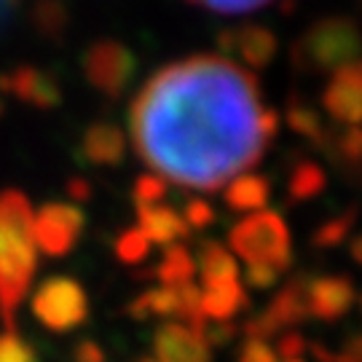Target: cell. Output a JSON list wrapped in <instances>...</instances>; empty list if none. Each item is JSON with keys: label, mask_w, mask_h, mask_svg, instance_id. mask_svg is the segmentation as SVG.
Returning a JSON list of instances; mask_svg holds the SVG:
<instances>
[{"label": "cell", "mask_w": 362, "mask_h": 362, "mask_svg": "<svg viewBox=\"0 0 362 362\" xmlns=\"http://www.w3.org/2000/svg\"><path fill=\"white\" fill-rule=\"evenodd\" d=\"M164 196H167V180L153 177V175L140 177L137 185H134V202H137V207L158 204V202H164Z\"/></svg>", "instance_id": "cb8c5ba5"}, {"label": "cell", "mask_w": 362, "mask_h": 362, "mask_svg": "<svg viewBox=\"0 0 362 362\" xmlns=\"http://www.w3.org/2000/svg\"><path fill=\"white\" fill-rule=\"evenodd\" d=\"M360 100H362V73L360 62L336 70L333 81L327 83L322 94L325 110L346 127H357L360 121Z\"/></svg>", "instance_id": "9c48e42d"}, {"label": "cell", "mask_w": 362, "mask_h": 362, "mask_svg": "<svg viewBox=\"0 0 362 362\" xmlns=\"http://www.w3.org/2000/svg\"><path fill=\"white\" fill-rule=\"evenodd\" d=\"M8 8H11V0H0V25L6 22V16H8Z\"/></svg>", "instance_id": "836d02e7"}, {"label": "cell", "mask_w": 362, "mask_h": 362, "mask_svg": "<svg viewBox=\"0 0 362 362\" xmlns=\"http://www.w3.org/2000/svg\"><path fill=\"white\" fill-rule=\"evenodd\" d=\"M351 218H354V212L344 215V218L330 220V223H325L322 228L317 231V236H314V245H320V247L341 245V242H344V236H346L349 228H351Z\"/></svg>", "instance_id": "d4e9b609"}, {"label": "cell", "mask_w": 362, "mask_h": 362, "mask_svg": "<svg viewBox=\"0 0 362 362\" xmlns=\"http://www.w3.org/2000/svg\"><path fill=\"white\" fill-rule=\"evenodd\" d=\"M199 274L204 287L223 285V282H239V266L236 258L218 242H207L199 252Z\"/></svg>", "instance_id": "ac0fdd59"}, {"label": "cell", "mask_w": 362, "mask_h": 362, "mask_svg": "<svg viewBox=\"0 0 362 362\" xmlns=\"http://www.w3.org/2000/svg\"><path fill=\"white\" fill-rule=\"evenodd\" d=\"M228 242L247 266H269L276 272L290 269V233L276 212L260 209L247 215L239 226H233Z\"/></svg>", "instance_id": "277c9868"}, {"label": "cell", "mask_w": 362, "mask_h": 362, "mask_svg": "<svg viewBox=\"0 0 362 362\" xmlns=\"http://www.w3.org/2000/svg\"><path fill=\"white\" fill-rule=\"evenodd\" d=\"M309 317V276H296L290 285L282 287V293H276V298L269 303V309L245 325V333L250 338L266 341L269 336H276L282 327L303 322Z\"/></svg>", "instance_id": "ba28073f"}, {"label": "cell", "mask_w": 362, "mask_h": 362, "mask_svg": "<svg viewBox=\"0 0 362 362\" xmlns=\"http://www.w3.org/2000/svg\"><path fill=\"white\" fill-rule=\"evenodd\" d=\"M73 362H105V351L94 341H81L73 349Z\"/></svg>", "instance_id": "d6a6232c"}, {"label": "cell", "mask_w": 362, "mask_h": 362, "mask_svg": "<svg viewBox=\"0 0 362 362\" xmlns=\"http://www.w3.org/2000/svg\"><path fill=\"white\" fill-rule=\"evenodd\" d=\"M148 252H151V242L145 239L137 226L129 228V231H124L116 239V255L124 263H140V260L148 258Z\"/></svg>", "instance_id": "44dd1931"}, {"label": "cell", "mask_w": 362, "mask_h": 362, "mask_svg": "<svg viewBox=\"0 0 362 362\" xmlns=\"http://www.w3.org/2000/svg\"><path fill=\"white\" fill-rule=\"evenodd\" d=\"M38 269L33 207L25 194H0V320L13 330V311L22 303Z\"/></svg>", "instance_id": "7a4b0ae2"}, {"label": "cell", "mask_w": 362, "mask_h": 362, "mask_svg": "<svg viewBox=\"0 0 362 362\" xmlns=\"http://www.w3.org/2000/svg\"><path fill=\"white\" fill-rule=\"evenodd\" d=\"M239 362H279V357H276V351L263 338L247 336V341L239 349Z\"/></svg>", "instance_id": "83f0119b"}, {"label": "cell", "mask_w": 362, "mask_h": 362, "mask_svg": "<svg viewBox=\"0 0 362 362\" xmlns=\"http://www.w3.org/2000/svg\"><path fill=\"white\" fill-rule=\"evenodd\" d=\"M360 57V35L349 19H322L306 30L293 46V65L303 73H322L354 65Z\"/></svg>", "instance_id": "3957f363"}, {"label": "cell", "mask_w": 362, "mask_h": 362, "mask_svg": "<svg viewBox=\"0 0 362 362\" xmlns=\"http://www.w3.org/2000/svg\"><path fill=\"white\" fill-rule=\"evenodd\" d=\"M287 118H290V127H293L296 132H300L303 137H311V140H322L325 137L320 116L311 110L309 105L293 103L290 105V110H287Z\"/></svg>", "instance_id": "603a6c76"}, {"label": "cell", "mask_w": 362, "mask_h": 362, "mask_svg": "<svg viewBox=\"0 0 362 362\" xmlns=\"http://www.w3.org/2000/svg\"><path fill=\"white\" fill-rule=\"evenodd\" d=\"M191 3L215 13H250L266 6L269 0H191Z\"/></svg>", "instance_id": "4316f807"}, {"label": "cell", "mask_w": 362, "mask_h": 362, "mask_svg": "<svg viewBox=\"0 0 362 362\" xmlns=\"http://www.w3.org/2000/svg\"><path fill=\"white\" fill-rule=\"evenodd\" d=\"M86 226V215L78 204L65 202H49L33 215V231H35V247L52 258H62L78 245Z\"/></svg>", "instance_id": "52a82bcc"}, {"label": "cell", "mask_w": 362, "mask_h": 362, "mask_svg": "<svg viewBox=\"0 0 362 362\" xmlns=\"http://www.w3.org/2000/svg\"><path fill=\"white\" fill-rule=\"evenodd\" d=\"M33 314L54 333H70L89 320V298L70 276H52L35 290Z\"/></svg>", "instance_id": "5b68a950"}, {"label": "cell", "mask_w": 362, "mask_h": 362, "mask_svg": "<svg viewBox=\"0 0 362 362\" xmlns=\"http://www.w3.org/2000/svg\"><path fill=\"white\" fill-rule=\"evenodd\" d=\"M83 73L100 94L118 100L137 73V59L116 40H97L83 54Z\"/></svg>", "instance_id": "8992f818"}, {"label": "cell", "mask_w": 362, "mask_h": 362, "mask_svg": "<svg viewBox=\"0 0 362 362\" xmlns=\"http://www.w3.org/2000/svg\"><path fill=\"white\" fill-rule=\"evenodd\" d=\"M153 351L161 362H209V346L188 325H161L153 336Z\"/></svg>", "instance_id": "30bf717a"}, {"label": "cell", "mask_w": 362, "mask_h": 362, "mask_svg": "<svg viewBox=\"0 0 362 362\" xmlns=\"http://www.w3.org/2000/svg\"><path fill=\"white\" fill-rule=\"evenodd\" d=\"M338 153H341V158H344L346 164H351V167L360 161V129H357V127H349L346 134L338 137Z\"/></svg>", "instance_id": "f546056e"}, {"label": "cell", "mask_w": 362, "mask_h": 362, "mask_svg": "<svg viewBox=\"0 0 362 362\" xmlns=\"http://www.w3.org/2000/svg\"><path fill=\"white\" fill-rule=\"evenodd\" d=\"M156 279L164 287H177V285H188L194 282L196 274V260L194 255L180 245H169L164 250V258L156 266Z\"/></svg>", "instance_id": "d6986e66"}, {"label": "cell", "mask_w": 362, "mask_h": 362, "mask_svg": "<svg viewBox=\"0 0 362 362\" xmlns=\"http://www.w3.org/2000/svg\"><path fill=\"white\" fill-rule=\"evenodd\" d=\"M282 276V272L269 269V266H247V282L258 290H269L276 285V279Z\"/></svg>", "instance_id": "4dcf8cb0"}, {"label": "cell", "mask_w": 362, "mask_h": 362, "mask_svg": "<svg viewBox=\"0 0 362 362\" xmlns=\"http://www.w3.org/2000/svg\"><path fill=\"white\" fill-rule=\"evenodd\" d=\"M311 351H314V357L320 362H360L362 360V344H360V336H351L346 341V346L341 351H327L325 346L320 344H311Z\"/></svg>", "instance_id": "484cf974"}, {"label": "cell", "mask_w": 362, "mask_h": 362, "mask_svg": "<svg viewBox=\"0 0 362 362\" xmlns=\"http://www.w3.org/2000/svg\"><path fill=\"white\" fill-rule=\"evenodd\" d=\"M134 148L161 180L218 191L255 167L276 134L258 81L223 57L161 67L132 105Z\"/></svg>", "instance_id": "6da1fadb"}, {"label": "cell", "mask_w": 362, "mask_h": 362, "mask_svg": "<svg viewBox=\"0 0 362 362\" xmlns=\"http://www.w3.org/2000/svg\"><path fill=\"white\" fill-rule=\"evenodd\" d=\"M285 362H303V360H300V357H296V360H285Z\"/></svg>", "instance_id": "e575fe53"}, {"label": "cell", "mask_w": 362, "mask_h": 362, "mask_svg": "<svg viewBox=\"0 0 362 362\" xmlns=\"http://www.w3.org/2000/svg\"><path fill=\"white\" fill-rule=\"evenodd\" d=\"M247 293L239 282H223V285H212L202 290V300H199V311L207 320L215 322H228L242 309H247Z\"/></svg>", "instance_id": "2e32d148"}, {"label": "cell", "mask_w": 362, "mask_h": 362, "mask_svg": "<svg viewBox=\"0 0 362 362\" xmlns=\"http://www.w3.org/2000/svg\"><path fill=\"white\" fill-rule=\"evenodd\" d=\"M220 46L228 57H239L245 65L250 67H263L272 62L276 54V38L272 30L255 25L236 27L231 33L220 35Z\"/></svg>", "instance_id": "7c38bea8"}, {"label": "cell", "mask_w": 362, "mask_h": 362, "mask_svg": "<svg viewBox=\"0 0 362 362\" xmlns=\"http://www.w3.org/2000/svg\"><path fill=\"white\" fill-rule=\"evenodd\" d=\"M143 362H153V360H143Z\"/></svg>", "instance_id": "d590c367"}, {"label": "cell", "mask_w": 362, "mask_h": 362, "mask_svg": "<svg viewBox=\"0 0 362 362\" xmlns=\"http://www.w3.org/2000/svg\"><path fill=\"white\" fill-rule=\"evenodd\" d=\"M182 220H185V226L194 231V228H207L209 223L215 220V212L212 207H207L204 202H191L185 212H182Z\"/></svg>", "instance_id": "f1b7e54d"}, {"label": "cell", "mask_w": 362, "mask_h": 362, "mask_svg": "<svg viewBox=\"0 0 362 362\" xmlns=\"http://www.w3.org/2000/svg\"><path fill=\"white\" fill-rule=\"evenodd\" d=\"M0 86L16 94L19 100L35 105V107H52L59 103V86L54 83V78H49L35 67H19L11 76H3Z\"/></svg>", "instance_id": "5bb4252c"}, {"label": "cell", "mask_w": 362, "mask_h": 362, "mask_svg": "<svg viewBox=\"0 0 362 362\" xmlns=\"http://www.w3.org/2000/svg\"><path fill=\"white\" fill-rule=\"evenodd\" d=\"M137 228L151 245H175L177 239L188 236L191 228L185 226V220L177 209L158 202V204H148V207H137Z\"/></svg>", "instance_id": "4fadbf2b"}, {"label": "cell", "mask_w": 362, "mask_h": 362, "mask_svg": "<svg viewBox=\"0 0 362 362\" xmlns=\"http://www.w3.org/2000/svg\"><path fill=\"white\" fill-rule=\"evenodd\" d=\"M226 204L236 212H260V209L269 204V196H272V185L266 177L252 175V172H242L236 175L228 185H226Z\"/></svg>", "instance_id": "e0dca14e"}, {"label": "cell", "mask_w": 362, "mask_h": 362, "mask_svg": "<svg viewBox=\"0 0 362 362\" xmlns=\"http://www.w3.org/2000/svg\"><path fill=\"white\" fill-rule=\"evenodd\" d=\"M354 285L346 276H309V309L320 320H341L354 306Z\"/></svg>", "instance_id": "8fae6325"}, {"label": "cell", "mask_w": 362, "mask_h": 362, "mask_svg": "<svg viewBox=\"0 0 362 362\" xmlns=\"http://www.w3.org/2000/svg\"><path fill=\"white\" fill-rule=\"evenodd\" d=\"M303 349H306V341L298 336V333H285V336L279 338V346H276L279 357H285V360H296V357H300V351Z\"/></svg>", "instance_id": "1f68e13d"}, {"label": "cell", "mask_w": 362, "mask_h": 362, "mask_svg": "<svg viewBox=\"0 0 362 362\" xmlns=\"http://www.w3.org/2000/svg\"><path fill=\"white\" fill-rule=\"evenodd\" d=\"M322 185H325L322 169L317 167V164H309V161L298 164L293 169V175H290V196L298 199V202H306L311 196H317L322 191Z\"/></svg>", "instance_id": "ffe728a7"}, {"label": "cell", "mask_w": 362, "mask_h": 362, "mask_svg": "<svg viewBox=\"0 0 362 362\" xmlns=\"http://www.w3.org/2000/svg\"><path fill=\"white\" fill-rule=\"evenodd\" d=\"M81 153L94 167H116L127 153V137L113 124H94L83 134Z\"/></svg>", "instance_id": "9a60e30c"}, {"label": "cell", "mask_w": 362, "mask_h": 362, "mask_svg": "<svg viewBox=\"0 0 362 362\" xmlns=\"http://www.w3.org/2000/svg\"><path fill=\"white\" fill-rule=\"evenodd\" d=\"M0 362H40L38 351L13 330L0 333Z\"/></svg>", "instance_id": "7402d4cb"}]
</instances>
